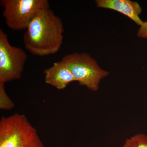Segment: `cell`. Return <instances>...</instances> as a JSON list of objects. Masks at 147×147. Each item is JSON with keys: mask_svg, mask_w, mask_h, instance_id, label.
<instances>
[{"mask_svg": "<svg viewBox=\"0 0 147 147\" xmlns=\"http://www.w3.org/2000/svg\"><path fill=\"white\" fill-rule=\"evenodd\" d=\"M63 22L50 8L38 11L29 24L23 37L25 48L38 57L55 55L63 39Z\"/></svg>", "mask_w": 147, "mask_h": 147, "instance_id": "cell-1", "label": "cell"}, {"mask_svg": "<svg viewBox=\"0 0 147 147\" xmlns=\"http://www.w3.org/2000/svg\"><path fill=\"white\" fill-rule=\"evenodd\" d=\"M0 147H45L25 115L15 113L0 120Z\"/></svg>", "mask_w": 147, "mask_h": 147, "instance_id": "cell-2", "label": "cell"}, {"mask_svg": "<svg viewBox=\"0 0 147 147\" xmlns=\"http://www.w3.org/2000/svg\"><path fill=\"white\" fill-rule=\"evenodd\" d=\"M67 65L76 81L81 86L96 91L100 80L109 74L98 65L97 61L86 53L67 54L62 59Z\"/></svg>", "mask_w": 147, "mask_h": 147, "instance_id": "cell-3", "label": "cell"}, {"mask_svg": "<svg viewBox=\"0 0 147 147\" xmlns=\"http://www.w3.org/2000/svg\"><path fill=\"white\" fill-rule=\"evenodd\" d=\"M7 26L13 30H26L38 11L50 8L48 0H1Z\"/></svg>", "mask_w": 147, "mask_h": 147, "instance_id": "cell-4", "label": "cell"}, {"mask_svg": "<svg viewBox=\"0 0 147 147\" xmlns=\"http://www.w3.org/2000/svg\"><path fill=\"white\" fill-rule=\"evenodd\" d=\"M27 59L25 50L11 45L8 36L0 29V83L20 79Z\"/></svg>", "mask_w": 147, "mask_h": 147, "instance_id": "cell-5", "label": "cell"}, {"mask_svg": "<svg viewBox=\"0 0 147 147\" xmlns=\"http://www.w3.org/2000/svg\"><path fill=\"white\" fill-rule=\"evenodd\" d=\"M46 84L58 90H63L71 82L76 81L67 65L61 60L53 63L44 70Z\"/></svg>", "mask_w": 147, "mask_h": 147, "instance_id": "cell-6", "label": "cell"}, {"mask_svg": "<svg viewBox=\"0 0 147 147\" xmlns=\"http://www.w3.org/2000/svg\"><path fill=\"white\" fill-rule=\"evenodd\" d=\"M95 2L98 7L109 9L120 12L140 26L144 23L139 17L142 7L137 2L130 0H97Z\"/></svg>", "mask_w": 147, "mask_h": 147, "instance_id": "cell-7", "label": "cell"}, {"mask_svg": "<svg viewBox=\"0 0 147 147\" xmlns=\"http://www.w3.org/2000/svg\"><path fill=\"white\" fill-rule=\"evenodd\" d=\"M121 147H147V136L144 134H136L127 139Z\"/></svg>", "mask_w": 147, "mask_h": 147, "instance_id": "cell-8", "label": "cell"}, {"mask_svg": "<svg viewBox=\"0 0 147 147\" xmlns=\"http://www.w3.org/2000/svg\"><path fill=\"white\" fill-rule=\"evenodd\" d=\"M5 84L0 83V109L5 110H11L14 108L15 104L7 95Z\"/></svg>", "mask_w": 147, "mask_h": 147, "instance_id": "cell-9", "label": "cell"}, {"mask_svg": "<svg viewBox=\"0 0 147 147\" xmlns=\"http://www.w3.org/2000/svg\"><path fill=\"white\" fill-rule=\"evenodd\" d=\"M137 35L141 38H147V21L144 22L140 26L137 32Z\"/></svg>", "mask_w": 147, "mask_h": 147, "instance_id": "cell-10", "label": "cell"}]
</instances>
